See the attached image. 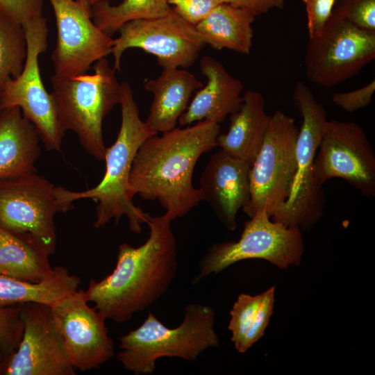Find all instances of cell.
I'll return each mask as SVG.
<instances>
[{"mask_svg":"<svg viewBox=\"0 0 375 375\" xmlns=\"http://www.w3.org/2000/svg\"><path fill=\"white\" fill-rule=\"evenodd\" d=\"M88 303L85 290L78 289L51 306L71 362L81 372L98 368L115 356L106 319Z\"/></svg>","mask_w":375,"mask_h":375,"instance_id":"15","label":"cell"},{"mask_svg":"<svg viewBox=\"0 0 375 375\" xmlns=\"http://www.w3.org/2000/svg\"><path fill=\"white\" fill-rule=\"evenodd\" d=\"M24 331L17 349L3 355L0 375H75L51 306L21 304Z\"/></svg>","mask_w":375,"mask_h":375,"instance_id":"14","label":"cell"},{"mask_svg":"<svg viewBox=\"0 0 375 375\" xmlns=\"http://www.w3.org/2000/svg\"><path fill=\"white\" fill-rule=\"evenodd\" d=\"M251 165L223 149L212 154L199 183L203 201L209 203L218 220L228 230L236 228V217L250 199Z\"/></svg>","mask_w":375,"mask_h":375,"instance_id":"17","label":"cell"},{"mask_svg":"<svg viewBox=\"0 0 375 375\" xmlns=\"http://www.w3.org/2000/svg\"><path fill=\"white\" fill-rule=\"evenodd\" d=\"M122 121L114 144L106 148L104 160L106 172L102 180L95 187L81 192H73L57 186L60 203L70 210L72 203L81 199L97 201L93 226L99 228L112 219L118 223L123 216L128 219L130 230L135 233L142 231L150 215L136 206L129 186V176L135 154L144 141L156 135L140 117L133 90L128 82L121 83L120 103Z\"/></svg>","mask_w":375,"mask_h":375,"instance_id":"3","label":"cell"},{"mask_svg":"<svg viewBox=\"0 0 375 375\" xmlns=\"http://www.w3.org/2000/svg\"><path fill=\"white\" fill-rule=\"evenodd\" d=\"M27 54L21 74L10 79L0 94V109L18 107L37 129L48 151L61 149L65 131L61 126L57 102L43 84L39 56L48 47L49 28L43 16L24 26Z\"/></svg>","mask_w":375,"mask_h":375,"instance_id":"8","label":"cell"},{"mask_svg":"<svg viewBox=\"0 0 375 375\" xmlns=\"http://www.w3.org/2000/svg\"><path fill=\"white\" fill-rule=\"evenodd\" d=\"M49 255L29 234L0 226V275L40 283L53 272Z\"/></svg>","mask_w":375,"mask_h":375,"instance_id":"23","label":"cell"},{"mask_svg":"<svg viewBox=\"0 0 375 375\" xmlns=\"http://www.w3.org/2000/svg\"><path fill=\"white\" fill-rule=\"evenodd\" d=\"M215 322L213 308L198 303L185 306L183 319L174 328L149 312L140 326L119 338L117 359L135 375L153 374L162 358L194 361L207 349L219 346Z\"/></svg>","mask_w":375,"mask_h":375,"instance_id":"4","label":"cell"},{"mask_svg":"<svg viewBox=\"0 0 375 375\" xmlns=\"http://www.w3.org/2000/svg\"><path fill=\"white\" fill-rule=\"evenodd\" d=\"M40 137L18 107L0 109V178L36 172Z\"/></svg>","mask_w":375,"mask_h":375,"instance_id":"21","label":"cell"},{"mask_svg":"<svg viewBox=\"0 0 375 375\" xmlns=\"http://www.w3.org/2000/svg\"><path fill=\"white\" fill-rule=\"evenodd\" d=\"M224 1L247 9L257 17L274 8L283 9L286 0H224Z\"/></svg>","mask_w":375,"mask_h":375,"instance_id":"35","label":"cell"},{"mask_svg":"<svg viewBox=\"0 0 375 375\" xmlns=\"http://www.w3.org/2000/svg\"><path fill=\"white\" fill-rule=\"evenodd\" d=\"M202 87L195 75L183 68H163L158 77L144 85L153 97L145 121L148 127L157 134L174 128L192 94Z\"/></svg>","mask_w":375,"mask_h":375,"instance_id":"19","label":"cell"},{"mask_svg":"<svg viewBox=\"0 0 375 375\" xmlns=\"http://www.w3.org/2000/svg\"><path fill=\"white\" fill-rule=\"evenodd\" d=\"M26 54L23 26L0 11V94L7 82L22 72Z\"/></svg>","mask_w":375,"mask_h":375,"instance_id":"26","label":"cell"},{"mask_svg":"<svg viewBox=\"0 0 375 375\" xmlns=\"http://www.w3.org/2000/svg\"><path fill=\"white\" fill-rule=\"evenodd\" d=\"M183 19L196 25L224 0H167Z\"/></svg>","mask_w":375,"mask_h":375,"instance_id":"32","label":"cell"},{"mask_svg":"<svg viewBox=\"0 0 375 375\" xmlns=\"http://www.w3.org/2000/svg\"><path fill=\"white\" fill-rule=\"evenodd\" d=\"M305 6L309 38L317 35L330 17L337 0H301Z\"/></svg>","mask_w":375,"mask_h":375,"instance_id":"33","label":"cell"},{"mask_svg":"<svg viewBox=\"0 0 375 375\" xmlns=\"http://www.w3.org/2000/svg\"><path fill=\"white\" fill-rule=\"evenodd\" d=\"M92 67L93 74L66 78L53 74L50 81L62 127L74 132L83 148L101 161L106 151L103 121L120 103L121 83L106 57L96 61Z\"/></svg>","mask_w":375,"mask_h":375,"instance_id":"5","label":"cell"},{"mask_svg":"<svg viewBox=\"0 0 375 375\" xmlns=\"http://www.w3.org/2000/svg\"><path fill=\"white\" fill-rule=\"evenodd\" d=\"M375 58V31L353 24L335 10L321 32L309 39L305 73L312 83L329 88L358 75Z\"/></svg>","mask_w":375,"mask_h":375,"instance_id":"9","label":"cell"},{"mask_svg":"<svg viewBox=\"0 0 375 375\" xmlns=\"http://www.w3.org/2000/svg\"><path fill=\"white\" fill-rule=\"evenodd\" d=\"M56 19L57 40L51 53L54 75L71 77L85 73L111 53L113 38L93 22L91 11L76 0H49Z\"/></svg>","mask_w":375,"mask_h":375,"instance_id":"16","label":"cell"},{"mask_svg":"<svg viewBox=\"0 0 375 375\" xmlns=\"http://www.w3.org/2000/svg\"><path fill=\"white\" fill-rule=\"evenodd\" d=\"M56 192L57 186L37 172L0 178V226L31 235L52 255L56 246L54 217L67 212Z\"/></svg>","mask_w":375,"mask_h":375,"instance_id":"11","label":"cell"},{"mask_svg":"<svg viewBox=\"0 0 375 375\" xmlns=\"http://www.w3.org/2000/svg\"><path fill=\"white\" fill-rule=\"evenodd\" d=\"M318 149L312 167L318 184L340 178L363 196L374 197L375 156L359 124L328 120Z\"/></svg>","mask_w":375,"mask_h":375,"instance_id":"13","label":"cell"},{"mask_svg":"<svg viewBox=\"0 0 375 375\" xmlns=\"http://www.w3.org/2000/svg\"><path fill=\"white\" fill-rule=\"evenodd\" d=\"M333 10L353 24L375 31V0H337Z\"/></svg>","mask_w":375,"mask_h":375,"instance_id":"29","label":"cell"},{"mask_svg":"<svg viewBox=\"0 0 375 375\" xmlns=\"http://www.w3.org/2000/svg\"><path fill=\"white\" fill-rule=\"evenodd\" d=\"M298 133L292 117L278 110L271 115L264 142L249 172L250 199L242 208L249 217L264 210L271 218L288 197L296 172Z\"/></svg>","mask_w":375,"mask_h":375,"instance_id":"10","label":"cell"},{"mask_svg":"<svg viewBox=\"0 0 375 375\" xmlns=\"http://www.w3.org/2000/svg\"><path fill=\"white\" fill-rule=\"evenodd\" d=\"M171 8L167 0H123L112 6L109 0H101L91 8L94 23L112 37L128 22L166 15Z\"/></svg>","mask_w":375,"mask_h":375,"instance_id":"25","label":"cell"},{"mask_svg":"<svg viewBox=\"0 0 375 375\" xmlns=\"http://www.w3.org/2000/svg\"><path fill=\"white\" fill-rule=\"evenodd\" d=\"M375 90V80L357 90L334 94L333 102L344 110L352 112L368 106Z\"/></svg>","mask_w":375,"mask_h":375,"instance_id":"34","label":"cell"},{"mask_svg":"<svg viewBox=\"0 0 375 375\" xmlns=\"http://www.w3.org/2000/svg\"><path fill=\"white\" fill-rule=\"evenodd\" d=\"M24 331L21 304L0 307V351L7 355L15 351Z\"/></svg>","mask_w":375,"mask_h":375,"instance_id":"28","label":"cell"},{"mask_svg":"<svg viewBox=\"0 0 375 375\" xmlns=\"http://www.w3.org/2000/svg\"><path fill=\"white\" fill-rule=\"evenodd\" d=\"M81 278L62 266L53 267L52 274L40 283H30L0 275V307L26 303L51 306L78 289Z\"/></svg>","mask_w":375,"mask_h":375,"instance_id":"24","label":"cell"},{"mask_svg":"<svg viewBox=\"0 0 375 375\" xmlns=\"http://www.w3.org/2000/svg\"><path fill=\"white\" fill-rule=\"evenodd\" d=\"M275 288L262 292V299L255 317L244 338L240 353H245L265 333L273 313Z\"/></svg>","mask_w":375,"mask_h":375,"instance_id":"30","label":"cell"},{"mask_svg":"<svg viewBox=\"0 0 375 375\" xmlns=\"http://www.w3.org/2000/svg\"><path fill=\"white\" fill-rule=\"evenodd\" d=\"M270 119L262 94L246 90L240 106L230 115L227 132L217 135L216 146L251 165L264 142Z\"/></svg>","mask_w":375,"mask_h":375,"instance_id":"20","label":"cell"},{"mask_svg":"<svg viewBox=\"0 0 375 375\" xmlns=\"http://www.w3.org/2000/svg\"><path fill=\"white\" fill-rule=\"evenodd\" d=\"M255 16L244 8L222 3L197 24L196 28L206 45L249 55L252 47Z\"/></svg>","mask_w":375,"mask_h":375,"instance_id":"22","label":"cell"},{"mask_svg":"<svg viewBox=\"0 0 375 375\" xmlns=\"http://www.w3.org/2000/svg\"><path fill=\"white\" fill-rule=\"evenodd\" d=\"M262 299V293L256 295L240 294L230 311L231 319L228 328L231 333V341L238 352Z\"/></svg>","mask_w":375,"mask_h":375,"instance_id":"27","label":"cell"},{"mask_svg":"<svg viewBox=\"0 0 375 375\" xmlns=\"http://www.w3.org/2000/svg\"><path fill=\"white\" fill-rule=\"evenodd\" d=\"M3 355H4V354H3V353L0 351V365H1V361H2Z\"/></svg>","mask_w":375,"mask_h":375,"instance_id":"37","label":"cell"},{"mask_svg":"<svg viewBox=\"0 0 375 375\" xmlns=\"http://www.w3.org/2000/svg\"><path fill=\"white\" fill-rule=\"evenodd\" d=\"M171 221L150 216L149 235L138 247L122 243L117 264L102 280L92 279L86 295L106 319L129 321L149 308L169 289L177 274V243Z\"/></svg>","mask_w":375,"mask_h":375,"instance_id":"1","label":"cell"},{"mask_svg":"<svg viewBox=\"0 0 375 375\" xmlns=\"http://www.w3.org/2000/svg\"><path fill=\"white\" fill-rule=\"evenodd\" d=\"M250 218L238 241L209 247L200 260L193 284L242 260L262 259L281 269L301 263L303 252L301 230L271 220L264 210Z\"/></svg>","mask_w":375,"mask_h":375,"instance_id":"7","label":"cell"},{"mask_svg":"<svg viewBox=\"0 0 375 375\" xmlns=\"http://www.w3.org/2000/svg\"><path fill=\"white\" fill-rule=\"evenodd\" d=\"M44 0H0V11L23 27L43 17Z\"/></svg>","mask_w":375,"mask_h":375,"instance_id":"31","label":"cell"},{"mask_svg":"<svg viewBox=\"0 0 375 375\" xmlns=\"http://www.w3.org/2000/svg\"><path fill=\"white\" fill-rule=\"evenodd\" d=\"M292 99L303 119L296 142V172L288 197L271 218L288 227L303 230L312 227L323 215V185L314 179L312 167L328 119L322 104L301 81L294 85Z\"/></svg>","mask_w":375,"mask_h":375,"instance_id":"6","label":"cell"},{"mask_svg":"<svg viewBox=\"0 0 375 375\" xmlns=\"http://www.w3.org/2000/svg\"><path fill=\"white\" fill-rule=\"evenodd\" d=\"M113 39V69L121 71L124 52L138 48L155 56L163 68H187L192 65L206 46L195 25L179 16L172 8L162 17L126 22Z\"/></svg>","mask_w":375,"mask_h":375,"instance_id":"12","label":"cell"},{"mask_svg":"<svg viewBox=\"0 0 375 375\" xmlns=\"http://www.w3.org/2000/svg\"><path fill=\"white\" fill-rule=\"evenodd\" d=\"M85 9L91 11L92 6L101 0H76Z\"/></svg>","mask_w":375,"mask_h":375,"instance_id":"36","label":"cell"},{"mask_svg":"<svg viewBox=\"0 0 375 375\" xmlns=\"http://www.w3.org/2000/svg\"><path fill=\"white\" fill-rule=\"evenodd\" d=\"M218 123L203 120L193 126L153 135L139 147L129 176L131 194L158 201L171 222L187 215L203 201L192 176L200 156L216 146Z\"/></svg>","mask_w":375,"mask_h":375,"instance_id":"2","label":"cell"},{"mask_svg":"<svg viewBox=\"0 0 375 375\" xmlns=\"http://www.w3.org/2000/svg\"><path fill=\"white\" fill-rule=\"evenodd\" d=\"M200 70L207 78L197 90L185 111L178 119L181 126L209 120L221 123L235 112L242 101V82L233 76L222 63L209 56L201 58Z\"/></svg>","mask_w":375,"mask_h":375,"instance_id":"18","label":"cell"}]
</instances>
